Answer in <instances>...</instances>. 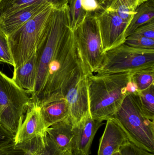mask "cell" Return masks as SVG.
Returning a JSON list of instances; mask_svg holds the SVG:
<instances>
[{"label": "cell", "instance_id": "cell-1", "mask_svg": "<svg viewBox=\"0 0 154 155\" xmlns=\"http://www.w3.org/2000/svg\"><path fill=\"white\" fill-rule=\"evenodd\" d=\"M132 72L90 74L87 76L90 114L93 119L114 117L128 94L136 91Z\"/></svg>", "mask_w": 154, "mask_h": 155}, {"label": "cell", "instance_id": "cell-2", "mask_svg": "<svg viewBox=\"0 0 154 155\" xmlns=\"http://www.w3.org/2000/svg\"><path fill=\"white\" fill-rule=\"evenodd\" d=\"M129 142L149 153H154V124L143 114L133 94L126 97L114 116Z\"/></svg>", "mask_w": 154, "mask_h": 155}, {"label": "cell", "instance_id": "cell-3", "mask_svg": "<svg viewBox=\"0 0 154 155\" xmlns=\"http://www.w3.org/2000/svg\"><path fill=\"white\" fill-rule=\"evenodd\" d=\"M30 95L0 71V124L14 137L32 103Z\"/></svg>", "mask_w": 154, "mask_h": 155}, {"label": "cell", "instance_id": "cell-4", "mask_svg": "<svg viewBox=\"0 0 154 155\" xmlns=\"http://www.w3.org/2000/svg\"><path fill=\"white\" fill-rule=\"evenodd\" d=\"M52 8L48 6L7 36L14 61V69L24 64L37 50Z\"/></svg>", "mask_w": 154, "mask_h": 155}, {"label": "cell", "instance_id": "cell-5", "mask_svg": "<svg viewBox=\"0 0 154 155\" xmlns=\"http://www.w3.org/2000/svg\"><path fill=\"white\" fill-rule=\"evenodd\" d=\"M150 67H154V49L134 48L123 43L105 52L95 73L134 72Z\"/></svg>", "mask_w": 154, "mask_h": 155}, {"label": "cell", "instance_id": "cell-6", "mask_svg": "<svg viewBox=\"0 0 154 155\" xmlns=\"http://www.w3.org/2000/svg\"><path fill=\"white\" fill-rule=\"evenodd\" d=\"M79 51L90 71L95 73L104 57L99 27L95 13L87 12L73 31Z\"/></svg>", "mask_w": 154, "mask_h": 155}, {"label": "cell", "instance_id": "cell-7", "mask_svg": "<svg viewBox=\"0 0 154 155\" xmlns=\"http://www.w3.org/2000/svg\"><path fill=\"white\" fill-rule=\"evenodd\" d=\"M94 13L99 27L104 52L124 43L129 23L115 12L107 9L100 8Z\"/></svg>", "mask_w": 154, "mask_h": 155}, {"label": "cell", "instance_id": "cell-8", "mask_svg": "<svg viewBox=\"0 0 154 155\" xmlns=\"http://www.w3.org/2000/svg\"><path fill=\"white\" fill-rule=\"evenodd\" d=\"M69 108L73 127L90 114L87 77L80 79L71 87L65 97Z\"/></svg>", "mask_w": 154, "mask_h": 155}, {"label": "cell", "instance_id": "cell-9", "mask_svg": "<svg viewBox=\"0 0 154 155\" xmlns=\"http://www.w3.org/2000/svg\"><path fill=\"white\" fill-rule=\"evenodd\" d=\"M103 122L92 118L90 114L74 127L72 155H90V147L95 135L103 125Z\"/></svg>", "mask_w": 154, "mask_h": 155}, {"label": "cell", "instance_id": "cell-10", "mask_svg": "<svg viewBox=\"0 0 154 155\" xmlns=\"http://www.w3.org/2000/svg\"><path fill=\"white\" fill-rule=\"evenodd\" d=\"M46 130L40 107L37 103L32 102L26 112L20 127L14 136V142L18 144L30 141L44 135L47 133Z\"/></svg>", "mask_w": 154, "mask_h": 155}, {"label": "cell", "instance_id": "cell-11", "mask_svg": "<svg viewBox=\"0 0 154 155\" xmlns=\"http://www.w3.org/2000/svg\"><path fill=\"white\" fill-rule=\"evenodd\" d=\"M129 142L126 134L115 117L107 120L104 134L99 142L98 155H112Z\"/></svg>", "mask_w": 154, "mask_h": 155}, {"label": "cell", "instance_id": "cell-12", "mask_svg": "<svg viewBox=\"0 0 154 155\" xmlns=\"http://www.w3.org/2000/svg\"><path fill=\"white\" fill-rule=\"evenodd\" d=\"M49 5H51L35 4L2 17L0 18V30L7 37Z\"/></svg>", "mask_w": 154, "mask_h": 155}, {"label": "cell", "instance_id": "cell-13", "mask_svg": "<svg viewBox=\"0 0 154 155\" xmlns=\"http://www.w3.org/2000/svg\"><path fill=\"white\" fill-rule=\"evenodd\" d=\"M38 70L37 50L24 64L14 69L13 79L21 88L28 92L31 97L34 94Z\"/></svg>", "mask_w": 154, "mask_h": 155}, {"label": "cell", "instance_id": "cell-14", "mask_svg": "<svg viewBox=\"0 0 154 155\" xmlns=\"http://www.w3.org/2000/svg\"><path fill=\"white\" fill-rule=\"evenodd\" d=\"M46 132L50 139L62 153L71 150L74 131L70 117L53 124L47 128Z\"/></svg>", "mask_w": 154, "mask_h": 155}, {"label": "cell", "instance_id": "cell-15", "mask_svg": "<svg viewBox=\"0 0 154 155\" xmlns=\"http://www.w3.org/2000/svg\"><path fill=\"white\" fill-rule=\"evenodd\" d=\"M46 128L70 116L69 108L65 98L47 101L39 105Z\"/></svg>", "mask_w": 154, "mask_h": 155}, {"label": "cell", "instance_id": "cell-16", "mask_svg": "<svg viewBox=\"0 0 154 155\" xmlns=\"http://www.w3.org/2000/svg\"><path fill=\"white\" fill-rule=\"evenodd\" d=\"M38 3L47 4L53 8H61L68 5V0H0V18L19 9Z\"/></svg>", "mask_w": 154, "mask_h": 155}, {"label": "cell", "instance_id": "cell-17", "mask_svg": "<svg viewBox=\"0 0 154 155\" xmlns=\"http://www.w3.org/2000/svg\"><path fill=\"white\" fill-rule=\"evenodd\" d=\"M154 20V2L148 0L139 5L129 22L125 31V37L131 35L138 27Z\"/></svg>", "mask_w": 154, "mask_h": 155}, {"label": "cell", "instance_id": "cell-18", "mask_svg": "<svg viewBox=\"0 0 154 155\" xmlns=\"http://www.w3.org/2000/svg\"><path fill=\"white\" fill-rule=\"evenodd\" d=\"M148 0H112L106 8L115 12L120 17L129 23L131 21L137 8Z\"/></svg>", "mask_w": 154, "mask_h": 155}, {"label": "cell", "instance_id": "cell-19", "mask_svg": "<svg viewBox=\"0 0 154 155\" xmlns=\"http://www.w3.org/2000/svg\"><path fill=\"white\" fill-rule=\"evenodd\" d=\"M136 100L143 114L152 121L154 118V85L146 89L137 90L133 93Z\"/></svg>", "mask_w": 154, "mask_h": 155}, {"label": "cell", "instance_id": "cell-20", "mask_svg": "<svg viewBox=\"0 0 154 155\" xmlns=\"http://www.w3.org/2000/svg\"><path fill=\"white\" fill-rule=\"evenodd\" d=\"M131 81L138 91L146 89L154 84V67L146 68L132 72Z\"/></svg>", "mask_w": 154, "mask_h": 155}, {"label": "cell", "instance_id": "cell-21", "mask_svg": "<svg viewBox=\"0 0 154 155\" xmlns=\"http://www.w3.org/2000/svg\"><path fill=\"white\" fill-rule=\"evenodd\" d=\"M68 6L71 25L73 31L83 21L87 12L82 8L81 0H71Z\"/></svg>", "mask_w": 154, "mask_h": 155}, {"label": "cell", "instance_id": "cell-22", "mask_svg": "<svg viewBox=\"0 0 154 155\" xmlns=\"http://www.w3.org/2000/svg\"><path fill=\"white\" fill-rule=\"evenodd\" d=\"M0 62L14 67V62L6 35L0 30Z\"/></svg>", "mask_w": 154, "mask_h": 155}, {"label": "cell", "instance_id": "cell-23", "mask_svg": "<svg viewBox=\"0 0 154 155\" xmlns=\"http://www.w3.org/2000/svg\"><path fill=\"white\" fill-rule=\"evenodd\" d=\"M124 43L134 48L154 49V40L134 34L126 37Z\"/></svg>", "mask_w": 154, "mask_h": 155}, {"label": "cell", "instance_id": "cell-24", "mask_svg": "<svg viewBox=\"0 0 154 155\" xmlns=\"http://www.w3.org/2000/svg\"><path fill=\"white\" fill-rule=\"evenodd\" d=\"M25 148L23 143L14 142L0 147V155H33Z\"/></svg>", "mask_w": 154, "mask_h": 155}, {"label": "cell", "instance_id": "cell-25", "mask_svg": "<svg viewBox=\"0 0 154 155\" xmlns=\"http://www.w3.org/2000/svg\"><path fill=\"white\" fill-rule=\"evenodd\" d=\"M63 153L58 149L47 134L43 144L33 155H62Z\"/></svg>", "mask_w": 154, "mask_h": 155}, {"label": "cell", "instance_id": "cell-26", "mask_svg": "<svg viewBox=\"0 0 154 155\" xmlns=\"http://www.w3.org/2000/svg\"><path fill=\"white\" fill-rule=\"evenodd\" d=\"M122 155H154L137 146L130 142L122 146L119 148Z\"/></svg>", "mask_w": 154, "mask_h": 155}, {"label": "cell", "instance_id": "cell-27", "mask_svg": "<svg viewBox=\"0 0 154 155\" xmlns=\"http://www.w3.org/2000/svg\"><path fill=\"white\" fill-rule=\"evenodd\" d=\"M132 34L154 40V20L139 26Z\"/></svg>", "mask_w": 154, "mask_h": 155}, {"label": "cell", "instance_id": "cell-28", "mask_svg": "<svg viewBox=\"0 0 154 155\" xmlns=\"http://www.w3.org/2000/svg\"><path fill=\"white\" fill-rule=\"evenodd\" d=\"M14 136L0 124V147L14 141Z\"/></svg>", "mask_w": 154, "mask_h": 155}, {"label": "cell", "instance_id": "cell-29", "mask_svg": "<svg viewBox=\"0 0 154 155\" xmlns=\"http://www.w3.org/2000/svg\"><path fill=\"white\" fill-rule=\"evenodd\" d=\"M82 8L87 12H94L101 8L96 0H81Z\"/></svg>", "mask_w": 154, "mask_h": 155}, {"label": "cell", "instance_id": "cell-30", "mask_svg": "<svg viewBox=\"0 0 154 155\" xmlns=\"http://www.w3.org/2000/svg\"><path fill=\"white\" fill-rule=\"evenodd\" d=\"M102 9H105L110 5L112 0H96Z\"/></svg>", "mask_w": 154, "mask_h": 155}, {"label": "cell", "instance_id": "cell-31", "mask_svg": "<svg viewBox=\"0 0 154 155\" xmlns=\"http://www.w3.org/2000/svg\"><path fill=\"white\" fill-rule=\"evenodd\" d=\"M62 155H72L71 150H68V151L65 152Z\"/></svg>", "mask_w": 154, "mask_h": 155}, {"label": "cell", "instance_id": "cell-32", "mask_svg": "<svg viewBox=\"0 0 154 155\" xmlns=\"http://www.w3.org/2000/svg\"><path fill=\"white\" fill-rule=\"evenodd\" d=\"M112 155H121V153H120V151L119 150L118 151H116V152H115L114 154H113Z\"/></svg>", "mask_w": 154, "mask_h": 155}, {"label": "cell", "instance_id": "cell-33", "mask_svg": "<svg viewBox=\"0 0 154 155\" xmlns=\"http://www.w3.org/2000/svg\"><path fill=\"white\" fill-rule=\"evenodd\" d=\"M152 1H153V2H154V0H152Z\"/></svg>", "mask_w": 154, "mask_h": 155}, {"label": "cell", "instance_id": "cell-34", "mask_svg": "<svg viewBox=\"0 0 154 155\" xmlns=\"http://www.w3.org/2000/svg\"><path fill=\"white\" fill-rule=\"evenodd\" d=\"M71 0H68V2H69V1H70Z\"/></svg>", "mask_w": 154, "mask_h": 155}]
</instances>
